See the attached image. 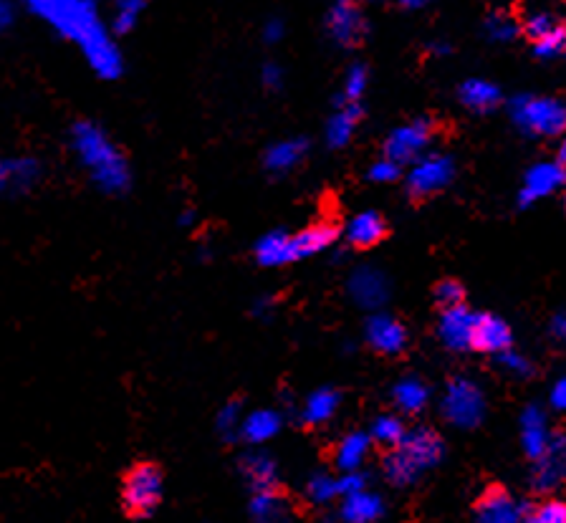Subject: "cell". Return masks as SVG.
Wrapping results in <instances>:
<instances>
[{
	"mask_svg": "<svg viewBox=\"0 0 566 523\" xmlns=\"http://www.w3.org/2000/svg\"><path fill=\"white\" fill-rule=\"evenodd\" d=\"M31 11L49 23L59 36L76 43L89 66L102 79H117L122 74V54L112 33L99 18V11L89 0H36Z\"/></svg>",
	"mask_w": 566,
	"mask_h": 523,
	"instance_id": "cell-1",
	"label": "cell"
},
{
	"mask_svg": "<svg viewBox=\"0 0 566 523\" xmlns=\"http://www.w3.org/2000/svg\"><path fill=\"white\" fill-rule=\"evenodd\" d=\"M71 147L76 152V160L89 172L91 182L107 195L124 193L132 182L127 157L114 145L109 134L94 122H76L71 127Z\"/></svg>",
	"mask_w": 566,
	"mask_h": 523,
	"instance_id": "cell-2",
	"label": "cell"
},
{
	"mask_svg": "<svg viewBox=\"0 0 566 523\" xmlns=\"http://www.w3.org/2000/svg\"><path fill=\"white\" fill-rule=\"evenodd\" d=\"M443 455L445 443L440 433H435L433 427L420 425L407 430L400 445L387 453L382 470H385V478L392 486L405 488L420 481L428 470H433L443 460Z\"/></svg>",
	"mask_w": 566,
	"mask_h": 523,
	"instance_id": "cell-3",
	"label": "cell"
},
{
	"mask_svg": "<svg viewBox=\"0 0 566 523\" xmlns=\"http://www.w3.org/2000/svg\"><path fill=\"white\" fill-rule=\"evenodd\" d=\"M339 238V228L334 223H316L299 233L273 230L256 243V261L266 268L289 266V263L304 261L316 253L332 248Z\"/></svg>",
	"mask_w": 566,
	"mask_h": 523,
	"instance_id": "cell-4",
	"label": "cell"
},
{
	"mask_svg": "<svg viewBox=\"0 0 566 523\" xmlns=\"http://www.w3.org/2000/svg\"><path fill=\"white\" fill-rule=\"evenodd\" d=\"M511 119L521 132L534 137H559L566 132V104L554 97H516L511 102Z\"/></svg>",
	"mask_w": 566,
	"mask_h": 523,
	"instance_id": "cell-5",
	"label": "cell"
},
{
	"mask_svg": "<svg viewBox=\"0 0 566 523\" xmlns=\"http://www.w3.org/2000/svg\"><path fill=\"white\" fill-rule=\"evenodd\" d=\"M440 412L448 425L458 430H473L486 417V395L470 377H453L440 400Z\"/></svg>",
	"mask_w": 566,
	"mask_h": 523,
	"instance_id": "cell-6",
	"label": "cell"
},
{
	"mask_svg": "<svg viewBox=\"0 0 566 523\" xmlns=\"http://www.w3.org/2000/svg\"><path fill=\"white\" fill-rule=\"evenodd\" d=\"M162 491H165V478H162V470L157 465H134L122 481L124 511L134 518L150 516L162 503Z\"/></svg>",
	"mask_w": 566,
	"mask_h": 523,
	"instance_id": "cell-7",
	"label": "cell"
},
{
	"mask_svg": "<svg viewBox=\"0 0 566 523\" xmlns=\"http://www.w3.org/2000/svg\"><path fill=\"white\" fill-rule=\"evenodd\" d=\"M566 483V433H551L544 453L531 465V491L549 496Z\"/></svg>",
	"mask_w": 566,
	"mask_h": 523,
	"instance_id": "cell-8",
	"label": "cell"
},
{
	"mask_svg": "<svg viewBox=\"0 0 566 523\" xmlns=\"http://www.w3.org/2000/svg\"><path fill=\"white\" fill-rule=\"evenodd\" d=\"M430 139H433V122L430 119H412V122L392 129L385 142V157L397 162V165H407V162L415 165L422 152L428 150Z\"/></svg>",
	"mask_w": 566,
	"mask_h": 523,
	"instance_id": "cell-9",
	"label": "cell"
},
{
	"mask_svg": "<svg viewBox=\"0 0 566 523\" xmlns=\"http://www.w3.org/2000/svg\"><path fill=\"white\" fill-rule=\"evenodd\" d=\"M455 162L448 155L420 157L407 172V190L412 198H430L453 182Z\"/></svg>",
	"mask_w": 566,
	"mask_h": 523,
	"instance_id": "cell-10",
	"label": "cell"
},
{
	"mask_svg": "<svg viewBox=\"0 0 566 523\" xmlns=\"http://www.w3.org/2000/svg\"><path fill=\"white\" fill-rule=\"evenodd\" d=\"M324 26L329 38H332L337 46H344V49H352V46L362 43V38L367 36V18H364V11L357 3H349V0H339V3H334V6L326 11Z\"/></svg>",
	"mask_w": 566,
	"mask_h": 523,
	"instance_id": "cell-11",
	"label": "cell"
},
{
	"mask_svg": "<svg viewBox=\"0 0 566 523\" xmlns=\"http://www.w3.org/2000/svg\"><path fill=\"white\" fill-rule=\"evenodd\" d=\"M347 289L354 304L377 314V309H382L387 304V299H390V278L380 268L359 266L349 276Z\"/></svg>",
	"mask_w": 566,
	"mask_h": 523,
	"instance_id": "cell-12",
	"label": "cell"
},
{
	"mask_svg": "<svg viewBox=\"0 0 566 523\" xmlns=\"http://www.w3.org/2000/svg\"><path fill=\"white\" fill-rule=\"evenodd\" d=\"M529 508L518 501L506 488H488L476 503L473 511V523H524V516Z\"/></svg>",
	"mask_w": 566,
	"mask_h": 523,
	"instance_id": "cell-13",
	"label": "cell"
},
{
	"mask_svg": "<svg viewBox=\"0 0 566 523\" xmlns=\"http://www.w3.org/2000/svg\"><path fill=\"white\" fill-rule=\"evenodd\" d=\"M564 185L566 167H561L559 162H539V165L526 170L524 187H521V193H518V203H521V208H529V205L554 195L556 190H561Z\"/></svg>",
	"mask_w": 566,
	"mask_h": 523,
	"instance_id": "cell-14",
	"label": "cell"
},
{
	"mask_svg": "<svg viewBox=\"0 0 566 523\" xmlns=\"http://www.w3.org/2000/svg\"><path fill=\"white\" fill-rule=\"evenodd\" d=\"M364 339H367V344L374 352L390 354L392 357V354L405 352L407 329L395 316L377 311V314L369 316L367 324H364Z\"/></svg>",
	"mask_w": 566,
	"mask_h": 523,
	"instance_id": "cell-15",
	"label": "cell"
},
{
	"mask_svg": "<svg viewBox=\"0 0 566 523\" xmlns=\"http://www.w3.org/2000/svg\"><path fill=\"white\" fill-rule=\"evenodd\" d=\"M473 329H476V311H470L465 304L445 309L438 319L440 342L453 352L473 349Z\"/></svg>",
	"mask_w": 566,
	"mask_h": 523,
	"instance_id": "cell-16",
	"label": "cell"
},
{
	"mask_svg": "<svg viewBox=\"0 0 566 523\" xmlns=\"http://www.w3.org/2000/svg\"><path fill=\"white\" fill-rule=\"evenodd\" d=\"M513 331L501 316L476 314V329H473V349L486 354H503L511 349Z\"/></svg>",
	"mask_w": 566,
	"mask_h": 523,
	"instance_id": "cell-17",
	"label": "cell"
},
{
	"mask_svg": "<svg viewBox=\"0 0 566 523\" xmlns=\"http://www.w3.org/2000/svg\"><path fill=\"white\" fill-rule=\"evenodd\" d=\"M238 470H241L243 481L248 483L253 493H263V491H276L278 483V468L276 460L271 458L263 450H251V453L241 455L238 460Z\"/></svg>",
	"mask_w": 566,
	"mask_h": 523,
	"instance_id": "cell-18",
	"label": "cell"
},
{
	"mask_svg": "<svg viewBox=\"0 0 566 523\" xmlns=\"http://www.w3.org/2000/svg\"><path fill=\"white\" fill-rule=\"evenodd\" d=\"M41 177V165L33 157L0 160V195L26 193Z\"/></svg>",
	"mask_w": 566,
	"mask_h": 523,
	"instance_id": "cell-19",
	"label": "cell"
},
{
	"mask_svg": "<svg viewBox=\"0 0 566 523\" xmlns=\"http://www.w3.org/2000/svg\"><path fill=\"white\" fill-rule=\"evenodd\" d=\"M385 511L387 508L380 493L364 488V491L342 498L339 518H342L344 523H377L382 516H385Z\"/></svg>",
	"mask_w": 566,
	"mask_h": 523,
	"instance_id": "cell-20",
	"label": "cell"
},
{
	"mask_svg": "<svg viewBox=\"0 0 566 523\" xmlns=\"http://www.w3.org/2000/svg\"><path fill=\"white\" fill-rule=\"evenodd\" d=\"M549 440L551 430L546 425V412L539 405H526V410L521 412V445H524V453L531 460H536L546 450Z\"/></svg>",
	"mask_w": 566,
	"mask_h": 523,
	"instance_id": "cell-21",
	"label": "cell"
},
{
	"mask_svg": "<svg viewBox=\"0 0 566 523\" xmlns=\"http://www.w3.org/2000/svg\"><path fill=\"white\" fill-rule=\"evenodd\" d=\"M387 235V223L380 213L374 210H364V213L354 215L347 223L344 230V238H347L349 246L354 248H372L377 243H382V238Z\"/></svg>",
	"mask_w": 566,
	"mask_h": 523,
	"instance_id": "cell-22",
	"label": "cell"
},
{
	"mask_svg": "<svg viewBox=\"0 0 566 523\" xmlns=\"http://www.w3.org/2000/svg\"><path fill=\"white\" fill-rule=\"evenodd\" d=\"M248 513H251L253 523H291V518H294L289 501L278 491L253 493Z\"/></svg>",
	"mask_w": 566,
	"mask_h": 523,
	"instance_id": "cell-23",
	"label": "cell"
},
{
	"mask_svg": "<svg viewBox=\"0 0 566 523\" xmlns=\"http://www.w3.org/2000/svg\"><path fill=\"white\" fill-rule=\"evenodd\" d=\"M458 97H460V104L468 107L470 112L486 114V112H493V109L501 104L503 94H501V89L493 84V81L468 79L465 84H460Z\"/></svg>",
	"mask_w": 566,
	"mask_h": 523,
	"instance_id": "cell-24",
	"label": "cell"
},
{
	"mask_svg": "<svg viewBox=\"0 0 566 523\" xmlns=\"http://www.w3.org/2000/svg\"><path fill=\"white\" fill-rule=\"evenodd\" d=\"M359 119H362V107L359 104L342 102L337 112L329 117L326 122V145L334 147V150H342L349 145L354 129H357Z\"/></svg>",
	"mask_w": 566,
	"mask_h": 523,
	"instance_id": "cell-25",
	"label": "cell"
},
{
	"mask_svg": "<svg viewBox=\"0 0 566 523\" xmlns=\"http://www.w3.org/2000/svg\"><path fill=\"white\" fill-rule=\"evenodd\" d=\"M306 150H309L306 139H283V142H276V145L268 147L266 157H263L266 170L273 172V175H283V172L294 170L306 157Z\"/></svg>",
	"mask_w": 566,
	"mask_h": 523,
	"instance_id": "cell-26",
	"label": "cell"
},
{
	"mask_svg": "<svg viewBox=\"0 0 566 523\" xmlns=\"http://www.w3.org/2000/svg\"><path fill=\"white\" fill-rule=\"evenodd\" d=\"M392 402L405 415H417L428 407L430 402V387L417 377H402L395 387H392Z\"/></svg>",
	"mask_w": 566,
	"mask_h": 523,
	"instance_id": "cell-27",
	"label": "cell"
},
{
	"mask_svg": "<svg viewBox=\"0 0 566 523\" xmlns=\"http://www.w3.org/2000/svg\"><path fill=\"white\" fill-rule=\"evenodd\" d=\"M281 415L276 410H253L243 417L241 440L251 445H261L266 440L276 438L281 430Z\"/></svg>",
	"mask_w": 566,
	"mask_h": 523,
	"instance_id": "cell-28",
	"label": "cell"
},
{
	"mask_svg": "<svg viewBox=\"0 0 566 523\" xmlns=\"http://www.w3.org/2000/svg\"><path fill=\"white\" fill-rule=\"evenodd\" d=\"M339 402H342V395L332 387H321V390L311 392L306 397L304 407H301V420L306 425H324L326 420H332L334 412L339 410Z\"/></svg>",
	"mask_w": 566,
	"mask_h": 523,
	"instance_id": "cell-29",
	"label": "cell"
},
{
	"mask_svg": "<svg viewBox=\"0 0 566 523\" xmlns=\"http://www.w3.org/2000/svg\"><path fill=\"white\" fill-rule=\"evenodd\" d=\"M369 448H372V438L367 433H349L342 443L337 445L334 453V463L342 473H357L362 463L367 460Z\"/></svg>",
	"mask_w": 566,
	"mask_h": 523,
	"instance_id": "cell-30",
	"label": "cell"
},
{
	"mask_svg": "<svg viewBox=\"0 0 566 523\" xmlns=\"http://www.w3.org/2000/svg\"><path fill=\"white\" fill-rule=\"evenodd\" d=\"M407 427L405 422L400 420L397 415H380L377 420L372 422V433H369V438L374 440V443L380 445H387V448H397L400 445V440L405 438Z\"/></svg>",
	"mask_w": 566,
	"mask_h": 523,
	"instance_id": "cell-31",
	"label": "cell"
},
{
	"mask_svg": "<svg viewBox=\"0 0 566 523\" xmlns=\"http://www.w3.org/2000/svg\"><path fill=\"white\" fill-rule=\"evenodd\" d=\"M306 496H309V501L319 503V506L332 503L334 498H339V481L329 473L311 475L309 483H306Z\"/></svg>",
	"mask_w": 566,
	"mask_h": 523,
	"instance_id": "cell-32",
	"label": "cell"
},
{
	"mask_svg": "<svg viewBox=\"0 0 566 523\" xmlns=\"http://www.w3.org/2000/svg\"><path fill=\"white\" fill-rule=\"evenodd\" d=\"M142 11H145V3H142V0H122V3H117L112 16V31L117 33V36L134 31Z\"/></svg>",
	"mask_w": 566,
	"mask_h": 523,
	"instance_id": "cell-33",
	"label": "cell"
},
{
	"mask_svg": "<svg viewBox=\"0 0 566 523\" xmlns=\"http://www.w3.org/2000/svg\"><path fill=\"white\" fill-rule=\"evenodd\" d=\"M243 407L241 402H228V405L220 407L218 412V420H215V425H218V433L223 435V438H241V425H243Z\"/></svg>",
	"mask_w": 566,
	"mask_h": 523,
	"instance_id": "cell-34",
	"label": "cell"
},
{
	"mask_svg": "<svg viewBox=\"0 0 566 523\" xmlns=\"http://www.w3.org/2000/svg\"><path fill=\"white\" fill-rule=\"evenodd\" d=\"M518 31H521V26H518V21L511 13L496 11L486 18V33L493 41H513Z\"/></svg>",
	"mask_w": 566,
	"mask_h": 523,
	"instance_id": "cell-35",
	"label": "cell"
},
{
	"mask_svg": "<svg viewBox=\"0 0 566 523\" xmlns=\"http://www.w3.org/2000/svg\"><path fill=\"white\" fill-rule=\"evenodd\" d=\"M524 523H566V503L556 501V498L539 503L536 508L526 511Z\"/></svg>",
	"mask_w": 566,
	"mask_h": 523,
	"instance_id": "cell-36",
	"label": "cell"
},
{
	"mask_svg": "<svg viewBox=\"0 0 566 523\" xmlns=\"http://www.w3.org/2000/svg\"><path fill=\"white\" fill-rule=\"evenodd\" d=\"M367 69L362 64H354L349 66L347 71V79H344V94H342V102L349 104H359L362 94L367 91Z\"/></svg>",
	"mask_w": 566,
	"mask_h": 523,
	"instance_id": "cell-37",
	"label": "cell"
},
{
	"mask_svg": "<svg viewBox=\"0 0 566 523\" xmlns=\"http://www.w3.org/2000/svg\"><path fill=\"white\" fill-rule=\"evenodd\" d=\"M561 51H566V28L561 26V23L549 36H544L541 41L534 43V54L539 56V59H554Z\"/></svg>",
	"mask_w": 566,
	"mask_h": 523,
	"instance_id": "cell-38",
	"label": "cell"
},
{
	"mask_svg": "<svg viewBox=\"0 0 566 523\" xmlns=\"http://www.w3.org/2000/svg\"><path fill=\"white\" fill-rule=\"evenodd\" d=\"M463 299H465L463 283L453 281V278H445V281H440L438 286H435V301L443 306V311L455 309V306H463Z\"/></svg>",
	"mask_w": 566,
	"mask_h": 523,
	"instance_id": "cell-39",
	"label": "cell"
},
{
	"mask_svg": "<svg viewBox=\"0 0 566 523\" xmlns=\"http://www.w3.org/2000/svg\"><path fill=\"white\" fill-rule=\"evenodd\" d=\"M559 26V23L554 21V16L551 13H544V11H536V13H529V16L524 18V23H521V28H524L526 33L531 36V41H541L544 36H549L554 28Z\"/></svg>",
	"mask_w": 566,
	"mask_h": 523,
	"instance_id": "cell-40",
	"label": "cell"
},
{
	"mask_svg": "<svg viewBox=\"0 0 566 523\" xmlns=\"http://www.w3.org/2000/svg\"><path fill=\"white\" fill-rule=\"evenodd\" d=\"M496 362H498V367L506 369L508 374H516V377H529V374H534V367H531L529 359H526L524 354L513 352V349L498 354Z\"/></svg>",
	"mask_w": 566,
	"mask_h": 523,
	"instance_id": "cell-41",
	"label": "cell"
},
{
	"mask_svg": "<svg viewBox=\"0 0 566 523\" xmlns=\"http://www.w3.org/2000/svg\"><path fill=\"white\" fill-rule=\"evenodd\" d=\"M400 175H402V165L387 160V157H382V160H377L372 167H369V180L372 182H395L400 180Z\"/></svg>",
	"mask_w": 566,
	"mask_h": 523,
	"instance_id": "cell-42",
	"label": "cell"
},
{
	"mask_svg": "<svg viewBox=\"0 0 566 523\" xmlns=\"http://www.w3.org/2000/svg\"><path fill=\"white\" fill-rule=\"evenodd\" d=\"M337 481H339V498H347L352 496V493H359L367 488V475L359 473V470L357 473L337 475Z\"/></svg>",
	"mask_w": 566,
	"mask_h": 523,
	"instance_id": "cell-43",
	"label": "cell"
},
{
	"mask_svg": "<svg viewBox=\"0 0 566 523\" xmlns=\"http://www.w3.org/2000/svg\"><path fill=\"white\" fill-rule=\"evenodd\" d=\"M261 79L268 89H281L283 86V69L278 64H266L261 69Z\"/></svg>",
	"mask_w": 566,
	"mask_h": 523,
	"instance_id": "cell-44",
	"label": "cell"
},
{
	"mask_svg": "<svg viewBox=\"0 0 566 523\" xmlns=\"http://www.w3.org/2000/svg\"><path fill=\"white\" fill-rule=\"evenodd\" d=\"M283 31H286V26H283L281 18H268L266 26H263V38H266L268 43H276L283 38Z\"/></svg>",
	"mask_w": 566,
	"mask_h": 523,
	"instance_id": "cell-45",
	"label": "cell"
},
{
	"mask_svg": "<svg viewBox=\"0 0 566 523\" xmlns=\"http://www.w3.org/2000/svg\"><path fill=\"white\" fill-rule=\"evenodd\" d=\"M551 407L559 412H566V377H561L559 382L554 385V390H551Z\"/></svg>",
	"mask_w": 566,
	"mask_h": 523,
	"instance_id": "cell-46",
	"label": "cell"
},
{
	"mask_svg": "<svg viewBox=\"0 0 566 523\" xmlns=\"http://www.w3.org/2000/svg\"><path fill=\"white\" fill-rule=\"evenodd\" d=\"M551 334L559 339H566V314H556L551 319Z\"/></svg>",
	"mask_w": 566,
	"mask_h": 523,
	"instance_id": "cell-47",
	"label": "cell"
},
{
	"mask_svg": "<svg viewBox=\"0 0 566 523\" xmlns=\"http://www.w3.org/2000/svg\"><path fill=\"white\" fill-rule=\"evenodd\" d=\"M11 21H13V11L6 6V3H0V28H6Z\"/></svg>",
	"mask_w": 566,
	"mask_h": 523,
	"instance_id": "cell-48",
	"label": "cell"
},
{
	"mask_svg": "<svg viewBox=\"0 0 566 523\" xmlns=\"http://www.w3.org/2000/svg\"><path fill=\"white\" fill-rule=\"evenodd\" d=\"M402 11H420V8H425V3L422 0H405V3H400Z\"/></svg>",
	"mask_w": 566,
	"mask_h": 523,
	"instance_id": "cell-49",
	"label": "cell"
},
{
	"mask_svg": "<svg viewBox=\"0 0 566 523\" xmlns=\"http://www.w3.org/2000/svg\"><path fill=\"white\" fill-rule=\"evenodd\" d=\"M273 306V301L271 299H263V301H258L256 306H253V311H256L258 316H263V314H268V309Z\"/></svg>",
	"mask_w": 566,
	"mask_h": 523,
	"instance_id": "cell-50",
	"label": "cell"
},
{
	"mask_svg": "<svg viewBox=\"0 0 566 523\" xmlns=\"http://www.w3.org/2000/svg\"><path fill=\"white\" fill-rule=\"evenodd\" d=\"M430 51H433V54H438V56H445L450 51V46H448V43H430Z\"/></svg>",
	"mask_w": 566,
	"mask_h": 523,
	"instance_id": "cell-51",
	"label": "cell"
},
{
	"mask_svg": "<svg viewBox=\"0 0 566 523\" xmlns=\"http://www.w3.org/2000/svg\"><path fill=\"white\" fill-rule=\"evenodd\" d=\"M556 162H559L561 167H566V139H564V142H561V147H559V160H556Z\"/></svg>",
	"mask_w": 566,
	"mask_h": 523,
	"instance_id": "cell-52",
	"label": "cell"
},
{
	"mask_svg": "<svg viewBox=\"0 0 566 523\" xmlns=\"http://www.w3.org/2000/svg\"><path fill=\"white\" fill-rule=\"evenodd\" d=\"M321 523H334V518H324V521H321Z\"/></svg>",
	"mask_w": 566,
	"mask_h": 523,
	"instance_id": "cell-53",
	"label": "cell"
},
{
	"mask_svg": "<svg viewBox=\"0 0 566 523\" xmlns=\"http://www.w3.org/2000/svg\"><path fill=\"white\" fill-rule=\"evenodd\" d=\"M564 205H566V203H564Z\"/></svg>",
	"mask_w": 566,
	"mask_h": 523,
	"instance_id": "cell-54",
	"label": "cell"
}]
</instances>
